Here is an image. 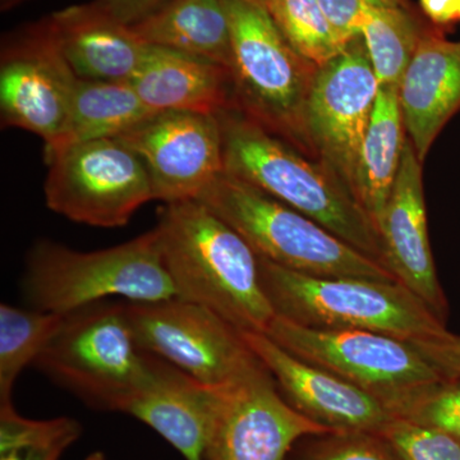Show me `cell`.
<instances>
[{"label": "cell", "instance_id": "obj_10", "mask_svg": "<svg viewBox=\"0 0 460 460\" xmlns=\"http://www.w3.org/2000/svg\"><path fill=\"white\" fill-rule=\"evenodd\" d=\"M126 305L142 349L205 385H233L261 365L244 332L210 308L178 296Z\"/></svg>", "mask_w": 460, "mask_h": 460}, {"label": "cell", "instance_id": "obj_29", "mask_svg": "<svg viewBox=\"0 0 460 460\" xmlns=\"http://www.w3.org/2000/svg\"><path fill=\"white\" fill-rule=\"evenodd\" d=\"M288 460H401L381 435L328 432L296 443Z\"/></svg>", "mask_w": 460, "mask_h": 460}, {"label": "cell", "instance_id": "obj_15", "mask_svg": "<svg viewBox=\"0 0 460 460\" xmlns=\"http://www.w3.org/2000/svg\"><path fill=\"white\" fill-rule=\"evenodd\" d=\"M280 394L305 417L332 432L381 435L393 414L378 399L332 372L293 356L265 332H244Z\"/></svg>", "mask_w": 460, "mask_h": 460}, {"label": "cell", "instance_id": "obj_28", "mask_svg": "<svg viewBox=\"0 0 460 460\" xmlns=\"http://www.w3.org/2000/svg\"><path fill=\"white\" fill-rule=\"evenodd\" d=\"M393 416L443 432L460 444V378L422 387L398 405Z\"/></svg>", "mask_w": 460, "mask_h": 460}, {"label": "cell", "instance_id": "obj_7", "mask_svg": "<svg viewBox=\"0 0 460 460\" xmlns=\"http://www.w3.org/2000/svg\"><path fill=\"white\" fill-rule=\"evenodd\" d=\"M98 410L124 411L146 383L151 354L136 341L126 301H102L65 314L33 363Z\"/></svg>", "mask_w": 460, "mask_h": 460}, {"label": "cell", "instance_id": "obj_18", "mask_svg": "<svg viewBox=\"0 0 460 460\" xmlns=\"http://www.w3.org/2000/svg\"><path fill=\"white\" fill-rule=\"evenodd\" d=\"M402 120L417 156L429 148L460 109V41L432 27L423 35L399 84Z\"/></svg>", "mask_w": 460, "mask_h": 460}, {"label": "cell", "instance_id": "obj_14", "mask_svg": "<svg viewBox=\"0 0 460 460\" xmlns=\"http://www.w3.org/2000/svg\"><path fill=\"white\" fill-rule=\"evenodd\" d=\"M328 432L283 398L261 362L226 386L208 460H288L302 438Z\"/></svg>", "mask_w": 460, "mask_h": 460}, {"label": "cell", "instance_id": "obj_34", "mask_svg": "<svg viewBox=\"0 0 460 460\" xmlns=\"http://www.w3.org/2000/svg\"><path fill=\"white\" fill-rule=\"evenodd\" d=\"M23 2H27V0H0V9L3 12L9 11V9L17 7Z\"/></svg>", "mask_w": 460, "mask_h": 460}, {"label": "cell", "instance_id": "obj_27", "mask_svg": "<svg viewBox=\"0 0 460 460\" xmlns=\"http://www.w3.org/2000/svg\"><path fill=\"white\" fill-rule=\"evenodd\" d=\"M262 4L288 44L313 65H326L347 47L319 0H265Z\"/></svg>", "mask_w": 460, "mask_h": 460}, {"label": "cell", "instance_id": "obj_11", "mask_svg": "<svg viewBox=\"0 0 460 460\" xmlns=\"http://www.w3.org/2000/svg\"><path fill=\"white\" fill-rule=\"evenodd\" d=\"M77 81L48 18L7 35L0 53L3 128L35 133L44 141L45 154L56 150L66 132Z\"/></svg>", "mask_w": 460, "mask_h": 460}, {"label": "cell", "instance_id": "obj_8", "mask_svg": "<svg viewBox=\"0 0 460 460\" xmlns=\"http://www.w3.org/2000/svg\"><path fill=\"white\" fill-rule=\"evenodd\" d=\"M265 334L293 356L375 396L392 414L422 387L447 378L416 345L380 332L308 328L275 316Z\"/></svg>", "mask_w": 460, "mask_h": 460}, {"label": "cell", "instance_id": "obj_36", "mask_svg": "<svg viewBox=\"0 0 460 460\" xmlns=\"http://www.w3.org/2000/svg\"><path fill=\"white\" fill-rule=\"evenodd\" d=\"M459 20H460V0H459Z\"/></svg>", "mask_w": 460, "mask_h": 460}, {"label": "cell", "instance_id": "obj_4", "mask_svg": "<svg viewBox=\"0 0 460 460\" xmlns=\"http://www.w3.org/2000/svg\"><path fill=\"white\" fill-rule=\"evenodd\" d=\"M23 290L32 308L59 314L117 296L129 302L177 296L155 228L93 252L38 242L27 255Z\"/></svg>", "mask_w": 460, "mask_h": 460}, {"label": "cell", "instance_id": "obj_17", "mask_svg": "<svg viewBox=\"0 0 460 460\" xmlns=\"http://www.w3.org/2000/svg\"><path fill=\"white\" fill-rule=\"evenodd\" d=\"M226 389L205 385L151 354L146 383L123 413L153 429L184 459L208 460Z\"/></svg>", "mask_w": 460, "mask_h": 460}, {"label": "cell", "instance_id": "obj_21", "mask_svg": "<svg viewBox=\"0 0 460 460\" xmlns=\"http://www.w3.org/2000/svg\"><path fill=\"white\" fill-rule=\"evenodd\" d=\"M405 140L399 86H380L359 151L354 181L357 201L376 230L394 189Z\"/></svg>", "mask_w": 460, "mask_h": 460}, {"label": "cell", "instance_id": "obj_23", "mask_svg": "<svg viewBox=\"0 0 460 460\" xmlns=\"http://www.w3.org/2000/svg\"><path fill=\"white\" fill-rule=\"evenodd\" d=\"M154 114L131 83L78 78L66 132L54 151L78 142L122 137Z\"/></svg>", "mask_w": 460, "mask_h": 460}, {"label": "cell", "instance_id": "obj_37", "mask_svg": "<svg viewBox=\"0 0 460 460\" xmlns=\"http://www.w3.org/2000/svg\"><path fill=\"white\" fill-rule=\"evenodd\" d=\"M260 2L263 3V2H265V0H260Z\"/></svg>", "mask_w": 460, "mask_h": 460}, {"label": "cell", "instance_id": "obj_3", "mask_svg": "<svg viewBox=\"0 0 460 460\" xmlns=\"http://www.w3.org/2000/svg\"><path fill=\"white\" fill-rule=\"evenodd\" d=\"M263 292L275 316L319 329L367 330L402 341H431L443 320L398 281L323 278L288 270L259 256Z\"/></svg>", "mask_w": 460, "mask_h": 460}, {"label": "cell", "instance_id": "obj_6", "mask_svg": "<svg viewBox=\"0 0 460 460\" xmlns=\"http://www.w3.org/2000/svg\"><path fill=\"white\" fill-rule=\"evenodd\" d=\"M226 2L232 29L230 75L235 108L311 156L305 105L319 66L288 44L260 0Z\"/></svg>", "mask_w": 460, "mask_h": 460}, {"label": "cell", "instance_id": "obj_26", "mask_svg": "<svg viewBox=\"0 0 460 460\" xmlns=\"http://www.w3.org/2000/svg\"><path fill=\"white\" fill-rule=\"evenodd\" d=\"M80 435L74 419L29 420L13 402L0 404V460H59Z\"/></svg>", "mask_w": 460, "mask_h": 460}, {"label": "cell", "instance_id": "obj_1", "mask_svg": "<svg viewBox=\"0 0 460 460\" xmlns=\"http://www.w3.org/2000/svg\"><path fill=\"white\" fill-rule=\"evenodd\" d=\"M178 298L210 308L243 332H266L274 308L259 256L241 234L198 201L164 204L155 226Z\"/></svg>", "mask_w": 460, "mask_h": 460}, {"label": "cell", "instance_id": "obj_35", "mask_svg": "<svg viewBox=\"0 0 460 460\" xmlns=\"http://www.w3.org/2000/svg\"><path fill=\"white\" fill-rule=\"evenodd\" d=\"M84 460H107V459H105L104 454L100 453V452H95V453L90 454V456H87V458Z\"/></svg>", "mask_w": 460, "mask_h": 460}, {"label": "cell", "instance_id": "obj_19", "mask_svg": "<svg viewBox=\"0 0 460 460\" xmlns=\"http://www.w3.org/2000/svg\"><path fill=\"white\" fill-rule=\"evenodd\" d=\"M72 71L81 80L131 83L148 44L91 2L48 17Z\"/></svg>", "mask_w": 460, "mask_h": 460}, {"label": "cell", "instance_id": "obj_5", "mask_svg": "<svg viewBox=\"0 0 460 460\" xmlns=\"http://www.w3.org/2000/svg\"><path fill=\"white\" fill-rule=\"evenodd\" d=\"M198 201L237 230L257 256L288 270L313 277L398 281L383 263L228 172H222Z\"/></svg>", "mask_w": 460, "mask_h": 460}, {"label": "cell", "instance_id": "obj_20", "mask_svg": "<svg viewBox=\"0 0 460 460\" xmlns=\"http://www.w3.org/2000/svg\"><path fill=\"white\" fill-rule=\"evenodd\" d=\"M131 84L147 108L217 114L235 108L226 66L169 48L148 45Z\"/></svg>", "mask_w": 460, "mask_h": 460}, {"label": "cell", "instance_id": "obj_24", "mask_svg": "<svg viewBox=\"0 0 460 460\" xmlns=\"http://www.w3.org/2000/svg\"><path fill=\"white\" fill-rule=\"evenodd\" d=\"M429 27L405 0H372L361 35L380 86H399Z\"/></svg>", "mask_w": 460, "mask_h": 460}, {"label": "cell", "instance_id": "obj_16", "mask_svg": "<svg viewBox=\"0 0 460 460\" xmlns=\"http://www.w3.org/2000/svg\"><path fill=\"white\" fill-rule=\"evenodd\" d=\"M422 164L407 137L394 189L377 232L387 269L445 323L447 301L429 246Z\"/></svg>", "mask_w": 460, "mask_h": 460}, {"label": "cell", "instance_id": "obj_25", "mask_svg": "<svg viewBox=\"0 0 460 460\" xmlns=\"http://www.w3.org/2000/svg\"><path fill=\"white\" fill-rule=\"evenodd\" d=\"M63 319L65 314L0 305V404L12 402L21 372L33 366Z\"/></svg>", "mask_w": 460, "mask_h": 460}, {"label": "cell", "instance_id": "obj_22", "mask_svg": "<svg viewBox=\"0 0 460 460\" xmlns=\"http://www.w3.org/2000/svg\"><path fill=\"white\" fill-rule=\"evenodd\" d=\"M142 41L232 66V29L226 0H171L131 27Z\"/></svg>", "mask_w": 460, "mask_h": 460}, {"label": "cell", "instance_id": "obj_33", "mask_svg": "<svg viewBox=\"0 0 460 460\" xmlns=\"http://www.w3.org/2000/svg\"><path fill=\"white\" fill-rule=\"evenodd\" d=\"M423 14L438 29L459 20V0H420Z\"/></svg>", "mask_w": 460, "mask_h": 460}, {"label": "cell", "instance_id": "obj_32", "mask_svg": "<svg viewBox=\"0 0 460 460\" xmlns=\"http://www.w3.org/2000/svg\"><path fill=\"white\" fill-rule=\"evenodd\" d=\"M169 2L171 0H93L102 11L128 27L144 22Z\"/></svg>", "mask_w": 460, "mask_h": 460}, {"label": "cell", "instance_id": "obj_30", "mask_svg": "<svg viewBox=\"0 0 460 460\" xmlns=\"http://www.w3.org/2000/svg\"><path fill=\"white\" fill-rule=\"evenodd\" d=\"M401 460H460V444L435 429L394 419L381 434Z\"/></svg>", "mask_w": 460, "mask_h": 460}, {"label": "cell", "instance_id": "obj_13", "mask_svg": "<svg viewBox=\"0 0 460 460\" xmlns=\"http://www.w3.org/2000/svg\"><path fill=\"white\" fill-rule=\"evenodd\" d=\"M146 165L154 199H198L224 172L223 138L217 114L157 111L118 138Z\"/></svg>", "mask_w": 460, "mask_h": 460}, {"label": "cell", "instance_id": "obj_31", "mask_svg": "<svg viewBox=\"0 0 460 460\" xmlns=\"http://www.w3.org/2000/svg\"><path fill=\"white\" fill-rule=\"evenodd\" d=\"M413 344L445 377L460 378L459 335H454L447 330L441 337Z\"/></svg>", "mask_w": 460, "mask_h": 460}, {"label": "cell", "instance_id": "obj_12", "mask_svg": "<svg viewBox=\"0 0 460 460\" xmlns=\"http://www.w3.org/2000/svg\"><path fill=\"white\" fill-rule=\"evenodd\" d=\"M378 89L365 41L358 35L339 56L317 68L305 105L311 156L334 172L353 195L357 162Z\"/></svg>", "mask_w": 460, "mask_h": 460}, {"label": "cell", "instance_id": "obj_9", "mask_svg": "<svg viewBox=\"0 0 460 460\" xmlns=\"http://www.w3.org/2000/svg\"><path fill=\"white\" fill-rule=\"evenodd\" d=\"M45 160V202L72 222L119 228L154 199L146 165L118 138L68 145Z\"/></svg>", "mask_w": 460, "mask_h": 460}, {"label": "cell", "instance_id": "obj_2", "mask_svg": "<svg viewBox=\"0 0 460 460\" xmlns=\"http://www.w3.org/2000/svg\"><path fill=\"white\" fill-rule=\"evenodd\" d=\"M217 115L224 172L311 217L387 268L374 223L334 172L237 108Z\"/></svg>", "mask_w": 460, "mask_h": 460}]
</instances>
